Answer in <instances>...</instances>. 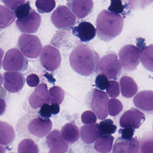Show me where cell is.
<instances>
[{"label": "cell", "instance_id": "6da1fadb", "mask_svg": "<svg viewBox=\"0 0 153 153\" xmlns=\"http://www.w3.org/2000/svg\"><path fill=\"white\" fill-rule=\"evenodd\" d=\"M99 55L85 45H78L70 55V64L79 75L89 76L98 71Z\"/></svg>", "mask_w": 153, "mask_h": 153}, {"label": "cell", "instance_id": "7a4b0ae2", "mask_svg": "<svg viewBox=\"0 0 153 153\" xmlns=\"http://www.w3.org/2000/svg\"><path fill=\"white\" fill-rule=\"evenodd\" d=\"M123 27V19L119 14L103 10L97 16L96 31L101 40L111 41L121 33Z\"/></svg>", "mask_w": 153, "mask_h": 153}, {"label": "cell", "instance_id": "3957f363", "mask_svg": "<svg viewBox=\"0 0 153 153\" xmlns=\"http://www.w3.org/2000/svg\"><path fill=\"white\" fill-rule=\"evenodd\" d=\"M109 98L103 91L94 88L90 90L86 97V104L96 114L100 120L108 117V105Z\"/></svg>", "mask_w": 153, "mask_h": 153}, {"label": "cell", "instance_id": "277c9868", "mask_svg": "<svg viewBox=\"0 0 153 153\" xmlns=\"http://www.w3.org/2000/svg\"><path fill=\"white\" fill-rule=\"evenodd\" d=\"M122 64L114 52L105 55L100 60L98 65V71L104 74L109 79L116 80L122 73Z\"/></svg>", "mask_w": 153, "mask_h": 153}, {"label": "cell", "instance_id": "5b68a950", "mask_svg": "<svg viewBox=\"0 0 153 153\" xmlns=\"http://www.w3.org/2000/svg\"><path fill=\"white\" fill-rule=\"evenodd\" d=\"M18 49L9 50L5 54L2 67L7 71L25 72L28 69V60Z\"/></svg>", "mask_w": 153, "mask_h": 153}, {"label": "cell", "instance_id": "8992f818", "mask_svg": "<svg viewBox=\"0 0 153 153\" xmlns=\"http://www.w3.org/2000/svg\"><path fill=\"white\" fill-rule=\"evenodd\" d=\"M18 47L25 56L30 59H36L40 55L42 45L38 36L23 34L19 38Z\"/></svg>", "mask_w": 153, "mask_h": 153}, {"label": "cell", "instance_id": "52a82bcc", "mask_svg": "<svg viewBox=\"0 0 153 153\" xmlns=\"http://www.w3.org/2000/svg\"><path fill=\"white\" fill-rule=\"evenodd\" d=\"M141 50L135 45H128L123 47L119 52L120 60L125 71H132L140 62Z\"/></svg>", "mask_w": 153, "mask_h": 153}, {"label": "cell", "instance_id": "ba28073f", "mask_svg": "<svg viewBox=\"0 0 153 153\" xmlns=\"http://www.w3.org/2000/svg\"><path fill=\"white\" fill-rule=\"evenodd\" d=\"M51 21L58 29L70 30L76 23V17L64 6H59L51 16Z\"/></svg>", "mask_w": 153, "mask_h": 153}, {"label": "cell", "instance_id": "9c48e42d", "mask_svg": "<svg viewBox=\"0 0 153 153\" xmlns=\"http://www.w3.org/2000/svg\"><path fill=\"white\" fill-rule=\"evenodd\" d=\"M40 61L47 71H53L60 66L61 55L59 51L51 45L44 47L40 56Z\"/></svg>", "mask_w": 153, "mask_h": 153}, {"label": "cell", "instance_id": "30bf717a", "mask_svg": "<svg viewBox=\"0 0 153 153\" xmlns=\"http://www.w3.org/2000/svg\"><path fill=\"white\" fill-rule=\"evenodd\" d=\"M146 117L143 113L132 107L126 111L120 119V125L122 128H139L144 122Z\"/></svg>", "mask_w": 153, "mask_h": 153}, {"label": "cell", "instance_id": "8fae6325", "mask_svg": "<svg viewBox=\"0 0 153 153\" xmlns=\"http://www.w3.org/2000/svg\"><path fill=\"white\" fill-rule=\"evenodd\" d=\"M25 78L23 74L17 71H8L3 75V85L5 89L10 93L20 92L24 87Z\"/></svg>", "mask_w": 153, "mask_h": 153}, {"label": "cell", "instance_id": "7c38bea8", "mask_svg": "<svg viewBox=\"0 0 153 153\" xmlns=\"http://www.w3.org/2000/svg\"><path fill=\"white\" fill-rule=\"evenodd\" d=\"M53 123L49 118L37 117L29 122L27 125L28 132L37 137H43L51 130Z\"/></svg>", "mask_w": 153, "mask_h": 153}, {"label": "cell", "instance_id": "4fadbf2b", "mask_svg": "<svg viewBox=\"0 0 153 153\" xmlns=\"http://www.w3.org/2000/svg\"><path fill=\"white\" fill-rule=\"evenodd\" d=\"M41 24V16L33 10L29 16L24 19L16 21V25L20 32L27 33H33L37 32Z\"/></svg>", "mask_w": 153, "mask_h": 153}, {"label": "cell", "instance_id": "5bb4252c", "mask_svg": "<svg viewBox=\"0 0 153 153\" xmlns=\"http://www.w3.org/2000/svg\"><path fill=\"white\" fill-rule=\"evenodd\" d=\"M46 143L49 153H64L68 148V145L59 130H54L46 137Z\"/></svg>", "mask_w": 153, "mask_h": 153}, {"label": "cell", "instance_id": "9a60e30c", "mask_svg": "<svg viewBox=\"0 0 153 153\" xmlns=\"http://www.w3.org/2000/svg\"><path fill=\"white\" fill-rule=\"evenodd\" d=\"M28 102L33 109L41 108L44 104L50 103L48 87L46 84H40L35 88L29 96Z\"/></svg>", "mask_w": 153, "mask_h": 153}, {"label": "cell", "instance_id": "2e32d148", "mask_svg": "<svg viewBox=\"0 0 153 153\" xmlns=\"http://www.w3.org/2000/svg\"><path fill=\"white\" fill-rule=\"evenodd\" d=\"M134 105L147 114H153V91L143 90L137 94L133 100Z\"/></svg>", "mask_w": 153, "mask_h": 153}, {"label": "cell", "instance_id": "e0dca14e", "mask_svg": "<svg viewBox=\"0 0 153 153\" xmlns=\"http://www.w3.org/2000/svg\"><path fill=\"white\" fill-rule=\"evenodd\" d=\"M140 143L136 138L124 139L121 137L116 140L113 148V153H136L140 152Z\"/></svg>", "mask_w": 153, "mask_h": 153}, {"label": "cell", "instance_id": "ac0fdd59", "mask_svg": "<svg viewBox=\"0 0 153 153\" xmlns=\"http://www.w3.org/2000/svg\"><path fill=\"white\" fill-rule=\"evenodd\" d=\"M67 6L77 18L82 19L92 12L94 3L92 0H71Z\"/></svg>", "mask_w": 153, "mask_h": 153}, {"label": "cell", "instance_id": "d6986e66", "mask_svg": "<svg viewBox=\"0 0 153 153\" xmlns=\"http://www.w3.org/2000/svg\"><path fill=\"white\" fill-rule=\"evenodd\" d=\"M72 33L82 42H88L94 39L96 34V29L89 22H81L72 29Z\"/></svg>", "mask_w": 153, "mask_h": 153}, {"label": "cell", "instance_id": "ffe728a7", "mask_svg": "<svg viewBox=\"0 0 153 153\" xmlns=\"http://www.w3.org/2000/svg\"><path fill=\"white\" fill-rule=\"evenodd\" d=\"M100 136L98 123L85 125L80 129L81 140L85 144H92L96 141Z\"/></svg>", "mask_w": 153, "mask_h": 153}, {"label": "cell", "instance_id": "44dd1931", "mask_svg": "<svg viewBox=\"0 0 153 153\" xmlns=\"http://www.w3.org/2000/svg\"><path fill=\"white\" fill-rule=\"evenodd\" d=\"M122 95L127 98L133 97L138 92V86L131 77L123 76L120 80Z\"/></svg>", "mask_w": 153, "mask_h": 153}, {"label": "cell", "instance_id": "7402d4cb", "mask_svg": "<svg viewBox=\"0 0 153 153\" xmlns=\"http://www.w3.org/2000/svg\"><path fill=\"white\" fill-rule=\"evenodd\" d=\"M61 134L67 143L69 144H74L79 139V129L75 124L67 123L62 127Z\"/></svg>", "mask_w": 153, "mask_h": 153}, {"label": "cell", "instance_id": "603a6c76", "mask_svg": "<svg viewBox=\"0 0 153 153\" xmlns=\"http://www.w3.org/2000/svg\"><path fill=\"white\" fill-rule=\"evenodd\" d=\"M114 137L111 135H101L97 140L94 148L101 153H110L112 149Z\"/></svg>", "mask_w": 153, "mask_h": 153}, {"label": "cell", "instance_id": "cb8c5ba5", "mask_svg": "<svg viewBox=\"0 0 153 153\" xmlns=\"http://www.w3.org/2000/svg\"><path fill=\"white\" fill-rule=\"evenodd\" d=\"M0 143L1 145L7 146L11 144L15 137V132L13 127L5 122L1 121Z\"/></svg>", "mask_w": 153, "mask_h": 153}, {"label": "cell", "instance_id": "d4e9b609", "mask_svg": "<svg viewBox=\"0 0 153 153\" xmlns=\"http://www.w3.org/2000/svg\"><path fill=\"white\" fill-rule=\"evenodd\" d=\"M140 62L147 70L153 72V44L145 47L141 51Z\"/></svg>", "mask_w": 153, "mask_h": 153}, {"label": "cell", "instance_id": "484cf974", "mask_svg": "<svg viewBox=\"0 0 153 153\" xmlns=\"http://www.w3.org/2000/svg\"><path fill=\"white\" fill-rule=\"evenodd\" d=\"M139 141L140 147V153H153V132L151 131L145 132Z\"/></svg>", "mask_w": 153, "mask_h": 153}, {"label": "cell", "instance_id": "4316f807", "mask_svg": "<svg viewBox=\"0 0 153 153\" xmlns=\"http://www.w3.org/2000/svg\"><path fill=\"white\" fill-rule=\"evenodd\" d=\"M1 29L10 26L15 21L16 16L14 13L3 6H1Z\"/></svg>", "mask_w": 153, "mask_h": 153}, {"label": "cell", "instance_id": "83f0119b", "mask_svg": "<svg viewBox=\"0 0 153 153\" xmlns=\"http://www.w3.org/2000/svg\"><path fill=\"white\" fill-rule=\"evenodd\" d=\"M50 103L61 105L64 99L65 92L62 88L54 86L51 88L49 91Z\"/></svg>", "mask_w": 153, "mask_h": 153}, {"label": "cell", "instance_id": "f1b7e54d", "mask_svg": "<svg viewBox=\"0 0 153 153\" xmlns=\"http://www.w3.org/2000/svg\"><path fill=\"white\" fill-rule=\"evenodd\" d=\"M19 153H39V149L37 145L33 140L26 139L19 143L18 148Z\"/></svg>", "mask_w": 153, "mask_h": 153}, {"label": "cell", "instance_id": "f546056e", "mask_svg": "<svg viewBox=\"0 0 153 153\" xmlns=\"http://www.w3.org/2000/svg\"><path fill=\"white\" fill-rule=\"evenodd\" d=\"M35 4L37 11L41 14L50 13L56 7L55 0H36Z\"/></svg>", "mask_w": 153, "mask_h": 153}, {"label": "cell", "instance_id": "4dcf8cb0", "mask_svg": "<svg viewBox=\"0 0 153 153\" xmlns=\"http://www.w3.org/2000/svg\"><path fill=\"white\" fill-rule=\"evenodd\" d=\"M100 135H111L115 133L117 126L114 124V122L111 119H106L100 122L99 124Z\"/></svg>", "mask_w": 153, "mask_h": 153}, {"label": "cell", "instance_id": "1f68e13d", "mask_svg": "<svg viewBox=\"0 0 153 153\" xmlns=\"http://www.w3.org/2000/svg\"><path fill=\"white\" fill-rule=\"evenodd\" d=\"M123 109V105L121 102L117 99L112 98L109 100L108 102V111L111 116H117Z\"/></svg>", "mask_w": 153, "mask_h": 153}, {"label": "cell", "instance_id": "d6a6232c", "mask_svg": "<svg viewBox=\"0 0 153 153\" xmlns=\"http://www.w3.org/2000/svg\"><path fill=\"white\" fill-rule=\"evenodd\" d=\"M32 10L30 2L28 1L19 6L15 10V13L18 19H24L29 16Z\"/></svg>", "mask_w": 153, "mask_h": 153}, {"label": "cell", "instance_id": "836d02e7", "mask_svg": "<svg viewBox=\"0 0 153 153\" xmlns=\"http://www.w3.org/2000/svg\"><path fill=\"white\" fill-rule=\"evenodd\" d=\"M107 94L111 98H116L120 94V85L115 80L109 81V85L106 89Z\"/></svg>", "mask_w": 153, "mask_h": 153}, {"label": "cell", "instance_id": "e575fe53", "mask_svg": "<svg viewBox=\"0 0 153 153\" xmlns=\"http://www.w3.org/2000/svg\"><path fill=\"white\" fill-rule=\"evenodd\" d=\"M97 116L94 112L90 111H85L81 115V120L85 125L95 124L97 120Z\"/></svg>", "mask_w": 153, "mask_h": 153}, {"label": "cell", "instance_id": "d590c367", "mask_svg": "<svg viewBox=\"0 0 153 153\" xmlns=\"http://www.w3.org/2000/svg\"><path fill=\"white\" fill-rule=\"evenodd\" d=\"M106 76L100 73L97 76L95 79V85L97 88L101 90H104L108 87L109 81Z\"/></svg>", "mask_w": 153, "mask_h": 153}, {"label": "cell", "instance_id": "8d00e7d4", "mask_svg": "<svg viewBox=\"0 0 153 153\" xmlns=\"http://www.w3.org/2000/svg\"><path fill=\"white\" fill-rule=\"evenodd\" d=\"M111 5L108 7L110 12L115 14H122L124 10V7L121 0H111Z\"/></svg>", "mask_w": 153, "mask_h": 153}, {"label": "cell", "instance_id": "74e56055", "mask_svg": "<svg viewBox=\"0 0 153 153\" xmlns=\"http://www.w3.org/2000/svg\"><path fill=\"white\" fill-rule=\"evenodd\" d=\"M1 1L10 9L15 11L19 6L25 3V0H1Z\"/></svg>", "mask_w": 153, "mask_h": 153}, {"label": "cell", "instance_id": "f35d334b", "mask_svg": "<svg viewBox=\"0 0 153 153\" xmlns=\"http://www.w3.org/2000/svg\"><path fill=\"white\" fill-rule=\"evenodd\" d=\"M135 128H124L120 129L119 133L121 135L122 138L124 139H130L134 135Z\"/></svg>", "mask_w": 153, "mask_h": 153}, {"label": "cell", "instance_id": "ab89813d", "mask_svg": "<svg viewBox=\"0 0 153 153\" xmlns=\"http://www.w3.org/2000/svg\"><path fill=\"white\" fill-rule=\"evenodd\" d=\"M39 114L40 116L45 119L51 117L52 112L51 106L48 103H45L41 107Z\"/></svg>", "mask_w": 153, "mask_h": 153}, {"label": "cell", "instance_id": "60d3db41", "mask_svg": "<svg viewBox=\"0 0 153 153\" xmlns=\"http://www.w3.org/2000/svg\"><path fill=\"white\" fill-rule=\"evenodd\" d=\"M27 83L31 87H35L40 83V78L36 74H32L27 78Z\"/></svg>", "mask_w": 153, "mask_h": 153}, {"label": "cell", "instance_id": "b9f144b4", "mask_svg": "<svg viewBox=\"0 0 153 153\" xmlns=\"http://www.w3.org/2000/svg\"><path fill=\"white\" fill-rule=\"evenodd\" d=\"M58 104H53L51 105L52 114H57L59 112L60 106Z\"/></svg>", "mask_w": 153, "mask_h": 153}, {"label": "cell", "instance_id": "7bdbcfd3", "mask_svg": "<svg viewBox=\"0 0 153 153\" xmlns=\"http://www.w3.org/2000/svg\"><path fill=\"white\" fill-rule=\"evenodd\" d=\"M1 114H2V113H3L4 111H5L6 106L5 102L4 100H2V99H1Z\"/></svg>", "mask_w": 153, "mask_h": 153}, {"label": "cell", "instance_id": "ee69618b", "mask_svg": "<svg viewBox=\"0 0 153 153\" xmlns=\"http://www.w3.org/2000/svg\"><path fill=\"white\" fill-rule=\"evenodd\" d=\"M152 127H153V126H152Z\"/></svg>", "mask_w": 153, "mask_h": 153}]
</instances>
